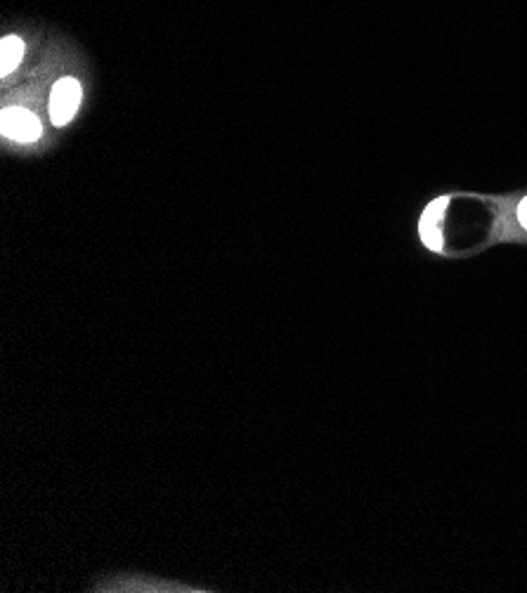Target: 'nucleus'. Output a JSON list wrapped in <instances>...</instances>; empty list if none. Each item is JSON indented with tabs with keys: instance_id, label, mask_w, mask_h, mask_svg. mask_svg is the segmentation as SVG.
<instances>
[{
	"instance_id": "obj_1",
	"label": "nucleus",
	"mask_w": 527,
	"mask_h": 593,
	"mask_svg": "<svg viewBox=\"0 0 527 593\" xmlns=\"http://www.w3.org/2000/svg\"><path fill=\"white\" fill-rule=\"evenodd\" d=\"M81 104V83L76 78H60L50 95V119L55 126H67Z\"/></svg>"
},
{
	"instance_id": "obj_4",
	"label": "nucleus",
	"mask_w": 527,
	"mask_h": 593,
	"mask_svg": "<svg viewBox=\"0 0 527 593\" xmlns=\"http://www.w3.org/2000/svg\"><path fill=\"white\" fill-rule=\"evenodd\" d=\"M518 220L523 223V227L527 230V197L523 199V204L518 206Z\"/></svg>"
},
{
	"instance_id": "obj_2",
	"label": "nucleus",
	"mask_w": 527,
	"mask_h": 593,
	"mask_svg": "<svg viewBox=\"0 0 527 593\" xmlns=\"http://www.w3.org/2000/svg\"><path fill=\"white\" fill-rule=\"evenodd\" d=\"M0 130L5 138L15 142H36L41 138V123L29 109L10 107L0 116Z\"/></svg>"
},
{
	"instance_id": "obj_3",
	"label": "nucleus",
	"mask_w": 527,
	"mask_h": 593,
	"mask_svg": "<svg viewBox=\"0 0 527 593\" xmlns=\"http://www.w3.org/2000/svg\"><path fill=\"white\" fill-rule=\"evenodd\" d=\"M24 57V43L17 36H5L0 45V74L8 76L17 69V64Z\"/></svg>"
}]
</instances>
